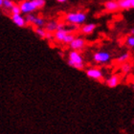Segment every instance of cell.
Instances as JSON below:
<instances>
[{
    "mask_svg": "<svg viewBox=\"0 0 134 134\" xmlns=\"http://www.w3.org/2000/svg\"><path fill=\"white\" fill-rule=\"evenodd\" d=\"M87 15L83 12H71L65 15L66 22L72 25H81L86 21Z\"/></svg>",
    "mask_w": 134,
    "mask_h": 134,
    "instance_id": "cell-2",
    "label": "cell"
},
{
    "mask_svg": "<svg viewBox=\"0 0 134 134\" xmlns=\"http://www.w3.org/2000/svg\"><path fill=\"white\" fill-rule=\"evenodd\" d=\"M12 21L17 26V27H25L27 22H26L25 18L21 15V14H12Z\"/></svg>",
    "mask_w": 134,
    "mask_h": 134,
    "instance_id": "cell-9",
    "label": "cell"
},
{
    "mask_svg": "<svg viewBox=\"0 0 134 134\" xmlns=\"http://www.w3.org/2000/svg\"><path fill=\"white\" fill-rule=\"evenodd\" d=\"M104 9L107 12H111V13H114V12H117L120 10L117 0H107V1H105L104 2Z\"/></svg>",
    "mask_w": 134,
    "mask_h": 134,
    "instance_id": "cell-8",
    "label": "cell"
},
{
    "mask_svg": "<svg viewBox=\"0 0 134 134\" xmlns=\"http://www.w3.org/2000/svg\"><path fill=\"white\" fill-rule=\"evenodd\" d=\"M58 2H59V3H64V2H66L67 0H57Z\"/></svg>",
    "mask_w": 134,
    "mask_h": 134,
    "instance_id": "cell-25",
    "label": "cell"
},
{
    "mask_svg": "<svg viewBox=\"0 0 134 134\" xmlns=\"http://www.w3.org/2000/svg\"><path fill=\"white\" fill-rule=\"evenodd\" d=\"M119 8L123 9V10H129L131 8V4H130V0H117Z\"/></svg>",
    "mask_w": 134,
    "mask_h": 134,
    "instance_id": "cell-13",
    "label": "cell"
},
{
    "mask_svg": "<svg viewBox=\"0 0 134 134\" xmlns=\"http://www.w3.org/2000/svg\"><path fill=\"white\" fill-rule=\"evenodd\" d=\"M68 33H70L69 30L65 29L64 27H63V28H59L55 32L54 37H55V39H56L57 41L62 42V40H63V38H64V36H66Z\"/></svg>",
    "mask_w": 134,
    "mask_h": 134,
    "instance_id": "cell-10",
    "label": "cell"
},
{
    "mask_svg": "<svg viewBox=\"0 0 134 134\" xmlns=\"http://www.w3.org/2000/svg\"><path fill=\"white\" fill-rule=\"evenodd\" d=\"M58 27H59V22L56 20H51L49 22L45 23V30L48 33H55L58 30Z\"/></svg>",
    "mask_w": 134,
    "mask_h": 134,
    "instance_id": "cell-12",
    "label": "cell"
},
{
    "mask_svg": "<svg viewBox=\"0 0 134 134\" xmlns=\"http://www.w3.org/2000/svg\"><path fill=\"white\" fill-rule=\"evenodd\" d=\"M68 64L73 68L79 70H82L84 68L83 58L79 51L72 50L69 52L68 55Z\"/></svg>",
    "mask_w": 134,
    "mask_h": 134,
    "instance_id": "cell-1",
    "label": "cell"
},
{
    "mask_svg": "<svg viewBox=\"0 0 134 134\" xmlns=\"http://www.w3.org/2000/svg\"><path fill=\"white\" fill-rule=\"evenodd\" d=\"M36 9H42L46 4V0H32Z\"/></svg>",
    "mask_w": 134,
    "mask_h": 134,
    "instance_id": "cell-20",
    "label": "cell"
},
{
    "mask_svg": "<svg viewBox=\"0 0 134 134\" xmlns=\"http://www.w3.org/2000/svg\"><path fill=\"white\" fill-rule=\"evenodd\" d=\"M130 34H131V35H134V28H132L131 30H130Z\"/></svg>",
    "mask_w": 134,
    "mask_h": 134,
    "instance_id": "cell-26",
    "label": "cell"
},
{
    "mask_svg": "<svg viewBox=\"0 0 134 134\" xmlns=\"http://www.w3.org/2000/svg\"><path fill=\"white\" fill-rule=\"evenodd\" d=\"M2 4H3V0H0V8L2 7Z\"/></svg>",
    "mask_w": 134,
    "mask_h": 134,
    "instance_id": "cell-27",
    "label": "cell"
},
{
    "mask_svg": "<svg viewBox=\"0 0 134 134\" xmlns=\"http://www.w3.org/2000/svg\"><path fill=\"white\" fill-rule=\"evenodd\" d=\"M14 1L13 0H3V4H2V7H4L5 9L7 10H11L12 7L14 6Z\"/></svg>",
    "mask_w": 134,
    "mask_h": 134,
    "instance_id": "cell-21",
    "label": "cell"
},
{
    "mask_svg": "<svg viewBox=\"0 0 134 134\" xmlns=\"http://www.w3.org/2000/svg\"><path fill=\"white\" fill-rule=\"evenodd\" d=\"M86 45V41L83 37L81 36H75V38L73 39L72 41L69 43V46L72 50H76V51H81L83 50L84 47Z\"/></svg>",
    "mask_w": 134,
    "mask_h": 134,
    "instance_id": "cell-4",
    "label": "cell"
},
{
    "mask_svg": "<svg viewBox=\"0 0 134 134\" xmlns=\"http://www.w3.org/2000/svg\"><path fill=\"white\" fill-rule=\"evenodd\" d=\"M132 88H133V89H134V81H132Z\"/></svg>",
    "mask_w": 134,
    "mask_h": 134,
    "instance_id": "cell-28",
    "label": "cell"
},
{
    "mask_svg": "<svg viewBox=\"0 0 134 134\" xmlns=\"http://www.w3.org/2000/svg\"><path fill=\"white\" fill-rule=\"evenodd\" d=\"M45 23H46V21H45L44 18L39 16H36L35 20L33 21V24L36 25V27H43V26H45Z\"/></svg>",
    "mask_w": 134,
    "mask_h": 134,
    "instance_id": "cell-16",
    "label": "cell"
},
{
    "mask_svg": "<svg viewBox=\"0 0 134 134\" xmlns=\"http://www.w3.org/2000/svg\"><path fill=\"white\" fill-rule=\"evenodd\" d=\"M132 70V64L129 63V62H125V63H122L121 65V72L123 74H129Z\"/></svg>",
    "mask_w": 134,
    "mask_h": 134,
    "instance_id": "cell-14",
    "label": "cell"
},
{
    "mask_svg": "<svg viewBox=\"0 0 134 134\" xmlns=\"http://www.w3.org/2000/svg\"><path fill=\"white\" fill-rule=\"evenodd\" d=\"M96 29V24L94 23H87L84 25L81 26V33L82 35H91L93 32L95 31Z\"/></svg>",
    "mask_w": 134,
    "mask_h": 134,
    "instance_id": "cell-11",
    "label": "cell"
},
{
    "mask_svg": "<svg viewBox=\"0 0 134 134\" xmlns=\"http://www.w3.org/2000/svg\"><path fill=\"white\" fill-rule=\"evenodd\" d=\"M86 76L94 81H102L103 80V74L99 68H88L86 70Z\"/></svg>",
    "mask_w": 134,
    "mask_h": 134,
    "instance_id": "cell-6",
    "label": "cell"
},
{
    "mask_svg": "<svg viewBox=\"0 0 134 134\" xmlns=\"http://www.w3.org/2000/svg\"><path fill=\"white\" fill-rule=\"evenodd\" d=\"M129 59H130V54L124 53V54H122L120 57H118L117 59H116V62H117V63H119V64H122V63H125V62H129Z\"/></svg>",
    "mask_w": 134,
    "mask_h": 134,
    "instance_id": "cell-15",
    "label": "cell"
},
{
    "mask_svg": "<svg viewBox=\"0 0 134 134\" xmlns=\"http://www.w3.org/2000/svg\"><path fill=\"white\" fill-rule=\"evenodd\" d=\"M19 7L20 10H21V13L25 14H31V13H34L36 10H37L32 0H24L19 4Z\"/></svg>",
    "mask_w": 134,
    "mask_h": 134,
    "instance_id": "cell-5",
    "label": "cell"
},
{
    "mask_svg": "<svg viewBox=\"0 0 134 134\" xmlns=\"http://www.w3.org/2000/svg\"><path fill=\"white\" fill-rule=\"evenodd\" d=\"M120 83H121V77L118 74H114V75H112L111 77H109L106 80V84L110 88H115V87H117Z\"/></svg>",
    "mask_w": 134,
    "mask_h": 134,
    "instance_id": "cell-7",
    "label": "cell"
},
{
    "mask_svg": "<svg viewBox=\"0 0 134 134\" xmlns=\"http://www.w3.org/2000/svg\"><path fill=\"white\" fill-rule=\"evenodd\" d=\"M93 59L96 63L105 64L111 60V55L106 51H98L93 55Z\"/></svg>",
    "mask_w": 134,
    "mask_h": 134,
    "instance_id": "cell-3",
    "label": "cell"
},
{
    "mask_svg": "<svg viewBox=\"0 0 134 134\" xmlns=\"http://www.w3.org/2000/svg\"><path fill=\"white\" fill-rule=\"evenodd\" d=\"M11 13L12 14H21V10H20L19 5H14L11 9Z\"/></svg>",
    "mask_w": 134,
    "mask_h": 134,
    "instance_id": "cell-23",
    "label": "cell"
},
{
    "mask_svg": "<svg viewBox=\"0 0 134 134\" xmlns=\"http://www.w3.org/2000/svg\"><path fill=\"white\" fill-rule=\"evenodd\" d=\"M130 4H131V8L134 9V0H130Z\"/></svg>",
    "mask_w": 134,
    "mask_h": 134,
    "instance_id": "cell-24",
    "label": "cell"
},
{
    "mask_svg": "<svg viewBox=\"0 0 134 134\" xmlns=\"http://www.w3.org/2000/svg\"><path fill=\"white\" fill-rule=\"evenodd\" d=\"M74 38H75V35H74V34H71V33H68L66 36H64V38H63V40H62V43H64V44H69L70 42L72 41Z\"/></svg>",
    "mask_w": 134,
    "mask_h": 134,
    "instance_id": "cell-19",
    "label": "cell"
},
{
    "mask_svg": "<svg viewBox=\"0 0 134 134\" xmlns=\"http://www.w3.org/2000/svg\"><path fill=\"white\" fill-rule=\"evenodd\" d=\"M36 16V15H35L33 13H31V14H26V17H25L26 22L30 23V24H33V21L35 20Z\"/></svg>",
    "mask_w": 134,
    "mask_h": 134,
    "instance_id": "cell-22",
    "label": "cell"
},
{
    "mask_svg": "<svg viewBox=\"0 0 134 134\" xmlns=\"http://www.w3.org/2000/svg\"><path fill=\"white\" fill-rule=\"evenodd\" d=\"M133 79H134V74H133Z\"/></svg>",
    "mask_w": 134,
    "mask_h": 134,
    "instance_id": "cell-29",
    "label": "cell"
},
{
    "mask_svg": "<svg viewBox=\"0 0 134 134\" xmlns=\"http://www.w3.org/2000/svg\"><path fill=\"white\" fill-rule=\"evenodd\" d=\"M126 45L129 48H134V35H130L126 37Z\"/></svg>",
    "mask_w": 134,
    "mask_h": 134,
    "instance_id": "cell-18",
    "label": "cell"
},
{
    "mask_svg": "<svg viewBox=\"0 0 134 134\" xmlns=\"http://www.w3.org/2000/svg\"><path fill=\"white\" fill-rule=\"evenodd\" d=\"M35 33H36V36H38L39 37H41V38H45L47 32H46L45 29L42 28V27H36V28L35 29Z\"/></svg>",
    "mask_w": 134,
    "mask_h": 134,
    "instance_id": "cell-17",
    "label": "cell"
}]
</instances>
